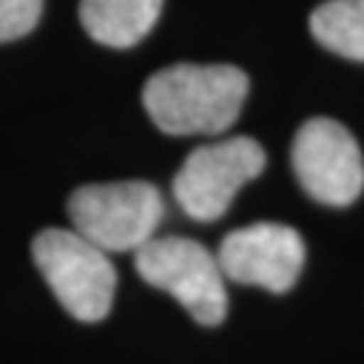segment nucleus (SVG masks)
Segmentation results:
<instances>
[{
	"label": "nucleus",
	"instance_id": "39448f33",
	"mask_svg": "<svg viewBox=\"0 0 364 364\" xmlns=\"http://www.w3.org/2000/svg\"><path fill=\"white\" fill-rule=\"evenodd\" d=\"M264 149L254 138L237 135L195 149L173 178V197L195 221H216L235 195L264 170Z\"/></svg>",
	"mask_w": 364,
	"mask_h": 364
},
{
	"label": "nucleus",
	"instance_id": "9d476101",
	"mask_svg": "<svg viewBox=\"0 0 364 364\" xmlns=\"http://www.w3.org/2000/svg\"><path fill=\"white\" fill-rule=\"evenodd\" d=\"M43 0H0V43L27 36L38 25Z\"/></svg>",
	"mask_w": 364,
	"mask_h": 364
},
{
	"label": "nucleus",
	"instance_id": "20e7f679",
	"mask_svg": "<svg viewBox=\"0 0 364 364\" xmlns=\"http://www.w3.org/2000/svg\"><path fill=\"white\" fill-rule=\"evenodd\" d=\"M135 270L146 284L168 291L205 326L227 316V287L216 254L189 237L154 235L135 251Z\"/></svg>",
	"mask_w": 364,
	"mask_h": 364
},
{
	"label": "nucleus",
	"instance_id": "1a4fd4ad",
	"mask_svg": "<svg viewBox=\"0 0 364 364\" xmlns=\"http://www.w3.org/2000/svg\"><path fill=\"white\" fill-rule=\"evenodd\" d=\"M311 33L324 49L364 63V0H326L311 14Z\"/></svg>",
	"mask_w": 364,
	"mask_h": 364
},
{
	"label": "nucleus",
	"instance_id": "423d86ee",
	"mask_svg": "<svg viewBox=\"0 0 364 364\" xmlns=\"http://www.w3.org/2000/svg\"><path fill=\"white\" fill-rule=\"evenodd\" d=\"M291 168L302 189L332 208L351 205L364 189V159L348 127L335 119H308L294 135Z\"/></svg>",
	"mask_w": 364,
	"mask_h": 364
},
{
	"label": "nucleus",
	"instance_id": "6e6552de",
	"mask_svg": "<svg viewBox=\"0 0 364 364\" xmlns=\"http://www.w3.org/2000/svg\"><path fill=\"white\" fill-rule=\"evenodd\" d=\"M162 3L165 0H81L78 16L97 43L127 49L151 33Z\"/></svg>",
	"mask_w": 364,
	"mask_h": 364
},
{
	"label": "nucleus",
	"instance_id": "0eeeda50",
	"mask_svg": "<svg viewBox=\"0 0 364 364\" xmlns=\"http://www.w3.org/2000/svg\"><path fill=\"white\" fill-rule=\"evenodd\" d=\"M216 259L227 281L284 294L305 264L302 235L278 221H257L224 235Z\"/></svg>",
	"mask_w": 364,
	"mask_h": 364
},
{
	"label": "nucleus",
	"instance_id": "f257e3e1",
	"mask_svg": "<svg viewBox=\"0 0 364 364\" xmlns=\"http://www.w3.org/2000/svg\"><path fill=\"white\" fill-rule=\"evenodd\" d=\"M248 95V76L235 65H170L146 81L144 108L168 135H219Z\"/></svg>",
	"mask_w": 364,
	"mask_h": 364
},
{
	"label": "nucleus",
	"instance_id": "f03ea898",
	"mask_svg": "<svg viewBox=\"0 0 364 364\" xmlns=\"http://www.w3.org/2000/svg\"><path fill=\"white\" fill-rule=\"evenodd\" d=\"M68 216L73 230L105 254L138 251L156 235L165 200L149 181L87 183L70 195Z\"/></svg>",
	"mask_w": 364,
	"mask_h": 364
},
{
	"label": "nucleus",
	"instance_id": "7ed1b4c3",
	"mask_svg": "<svg viewBox=\"0 0 364 364\" xmlns=\"http://www.w3.org/2000/svg\"><path fill=\"white\" fill-rule=\"evenodd\" d=\"M33 262L54 297L78 321L108 316L117 291V270L103 248L76 230H43L33 240Z\"/></svg>",
	"mask_w": 364,
	"mask_h": 364
}]
</instances>
